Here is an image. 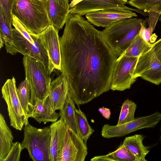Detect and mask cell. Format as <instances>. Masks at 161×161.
<instances>
[{
	"label": "cell",
	"instance_id": "4dcf8cb0",
	"mask_svg": "<svg viewBox=\"0 0 161 161\" xmlns=\"http://www.w3.org/2000/svg\"><path fill=\"white\" fill-rule=\"evenodd\" d=\"M153 44L156 55L158 58L161 61V38Z\"/></svg>",
	"mask_w": 161,
	"mask_h": 161
},
{
	"label": "cell",
	"instance_id": "44dd1931",
	"mask_svg": "<svg viewBox=\"0 0 161 161\" xmlns=\"http://www.w3.org/2000/svg\"><path fill=\"white\" fill-rule=\"evenodd\" d=\"M91 161H136L135 157L122 145L113 152L104 155L96 156Z\"/></svg>",
	"mask_w": 161,
	"mask_h": 161
},
{
	"label": "cell",
	"instance_id": "3957f363",
	"mask_svg": "<svg viewBox=\"0 0 161 161\" xmlns=\"http://www.w3.org/2000/svg\"><path fill=\"white\" fill-rule=\"evenodd\" d=\"M13 41L11 45L5 44L7 53H17L28 55L43 63L48 68L47 53L38 36L29 33L18 19L13 15Z\"/></svg>",
	"mask_w": 161,
	"mask_h": 161
},
{
	"label": "cell",
	"instance_id": "2e32d148",
	"mask_svg": "<svg viewBox=\"0 0 161 161\" xmlns=\"http://www.w3.org/2000/svg\"><path fill=\"white\" fill-rule=\"evenodd\" d=\"M69 90L68 80L62 74L51 82L48 97L53 111L62 108Z\"/></svg>",
	"mask_w": 161,
	"mask_h": 161
},
{
	"label": "cell",
	"instance_id": "484cf974",
	"mask_svg": "<svg viewBox=\"0 0 161 161\" xmlns=\"http://www.w3.org/2000/svg\"><path fill=\"white\" fill-rule=\"evenodd\" d=\"M128 3L137 9L149 13L154 9L160 13L161 15V0H129Z\"/></svg>",
	"mask_w": 161,
	"mask_h": 161
},
{
	"label": "cell",
	"instance_id": "ac0fdd59",
	"mask_svg": "<svg viewBox=\"0 0 161 161\" xmlns=\"http://www.w3.org/2000/svg\"><path fill=\"white\" fill-rule=\"evenodd\" d=\"M144 136L136 134L126 137L122 145L135 157L136 161H147L145 157L149 150L143 145Z\"/></svg>",
	"mask_w": 161,
	"mask_h": 161
},
{
	"label": "cell",
	"instance_id": "d6986e66",
	"mask_svg": "<svg viewBox=\"0 0 161 161\" xmlns=\"http://www.w3.org/2000/svg\"><path fill=\"white\" fill-rule=\"evenodd\" d=\"M12 132L0 114V161H4L14 142Z\"/></svg>",
	"mask_w": 161,
	"mask_h": 161
},
{
	"label": "cell",
	"instance_id": "e0dca14e",
	"mask_svg": "<svg viewBox=\"0 0 161 161\" xmlns=\"http://www.w3.org/2000/svg\"><path fill=\"white\" fill-rule=\"evenodd\" d=\"M28 108V118H33L40 123L54 122L60 117L59 113L53 110L48 97L44 101H37L34 105L29 103Z\"/></svg>",
	"mask_w": 161,
	"mask_h": 161
},
{
	"label": "cell",
	"instance_id": "f1b7e54d",
	"mask_svg": "<svg viewBox=\"0 0 161 161\" xmlns=\"http://www.w3.org/2000/svg\"><path fill=\"white\" fill-rule=\"evenodd\" d=\"M23 149L21 143L18 142H14L4 161H19L20 153Z\"/></svg>",
	"mask_w": 161,
	"mask_h": 161
},
{
	"label": "cell",
	"instance_id": "d4e9b609",
	"mask_svg": "<svg viewBox=\"0 0 161 161\" xmlns=\"http://www.w3.org/2000/svg\"><path fill=\"white\" fill-rule=\"evenodd\" d=\"M136 104L129 99L124 101L121 107V110L117 125L130 122L134 119V114Z\"/></svg>",
	"mask_w": 161,
	"mask_h": 161
},
{
	"label": "cell",
	"instance_id": "9a60e30c",
	"mask_svg": "<svg viewBox=\"0 0 161 161\" xmlns=\"http://www.w3.org/2000/svg\"><path fill=\"white\" fill-rule=\"evenodd\" d=\"M50 126L51 129V161H61L68 126L64 119L60 117L59 120L53 122Z\"/></svg>",
	"mask_w": 161,
	"mask_h": 161
},
{
	"label": "cell",
	"instance_id": "9c48e42d",
	"mask_svg": "<svg viewBox=\"0 0 161 161\" xmlns=\"http://www.w3.org/2000/svg\"><path fill=\"white\" fill-rule=\"evenodd\" d=\"M161 120V114L156 112L150 115L135 118L123 124L112 125L105 124L102 128V136L110 138L125 136L140 129L154 127Z\"/></svg>",
	"mask_w": 161,
	"mask_h": 161
},
{
	"label": "cell",
	"instance_id": "cb8c5ba5",
	"mask_svg": "<svg viewBox=\"0 0 161 161\" xmlns=\"http://www.w3.org/2000/svg\"><path fill=\"white\" fill-rule=\"evenodd\" d=\"M17 92L21 106L28 119V104L31 101V89L29 83L26 78L19 84Z\"/></svg>",
	"mask_w": 161,
	"mask_h": 161
},
{
	"label": "cell",
	"instance_id": "8fae6325",
	"mask_svg": "<svg viewBox=\"0 0 161 161\" xmlns=\"http://www.w3.org/2000/svg\"><path fill=\"white\" fill-rule=\"evenodd\" d=\"M58 31L51 25L38 35L47 54L51 74L55 70L61 71V56Z\"/></svg>",
	"mask_w": 161,
	"mask_h": 161
},
{
	"label": "cell",
	"instance_id": "836d02e7",
	"mask_svg": "<svg viewBox=\"0 0 161 161\" xmlns=\"http://www.w3.org/2000/svg\"><path fill=\"white\" fill-rule=\"evenodd\" d=\"M124 2L125 3H126L127 4L128 3V0H120Z\"/></svg>",
	"mask_w": 161,
	"mask_h": 161
},
{
	"label": "cell",
	"instance_id": "277c9868",
	"mask_svg": "<svg viewBox=\"0 0 161 161\" xmlns=\"http://www.w3.org/2000/svg\"><path fill=\"white\" fill-rule=\"evenodd\" d=\"M142 21L141 18L125 19L112 24L102 31L104 39L117 58L139 33Z\"/></svg>",
	"mask_w": 161,
	"mask_h": 161
},
{
	"label": "cell",
	"instance_id": "ba28073f",
	"mask_svg": "<svg viewBox=\"0 0 161 161\" xmlns=\"http://www.w3.org/2000/svg\"><path fill=\"white\" fill-rule=\"evenodd\" d=\"M139 56L129 57L121 55L116 59L112 73L110 89L122 91L130 88L137 79L134 77L133 74Z\"/></svg>",
	"mask_w": 161,
	"mask_h": 161
},
{
	"label": "cell",
	"instance_id": "6da1fadb",
	"mask_svg": "<svg viewBox=\"0 0 161 161\" xmlns=\"http://www.w3.org/2000/svg\"><path fill=\"white\" fill-rule=\"evenodd\" d=\"M60 38L62 74L77 105L85 104L110 89L117 57L102 31L79 14H69Z\"/></svg>",
	"mask_w": 161,
	"mask_h": 161
},
{
	"label": "cell",
	"instance_id": "7402d4cb",
	"mask_svg": "<svg viewBox=\"0 0 161 161\" xmlns=\"http://www.w3.org/2000/svg\"><path fill=\"white\" fill-rule=\"evenodd\" d=\"M78 109L75 108V114L80 136L86 144L87 141L94 132L89 124L85 114L81 110L79 106Z\"/></svg>",
	"mask_w": 161,
	"mask_h": 161
},
{
	"label": "cell",
	"instance_id": "7a4b0ae2",
	"mask_svg": "<svg viewBox=\"0 0 161 161\" xmlns=\"http://www.w3.org/2000/svg\"><path fill=\"white\" fill-rule=\"evenodd\" d=\"M12 13L32 34L38 36L51 25L45 0H15Z\"/></svg>",
	"mask_w": 161,
	"mask_h": 161
},
{
	"label": "cell",
	"instance_id": "ffe728a7",
	"mask_svg": "<svg viewBox=\"0 0 161 161\" xmlns=\"http://www.w3.org/2000/svg\"><path fill=\"white\" fill-rule=\"evenodd\" d=\"M75 103L69 91L63 107L59 110L60 117L64 119L67 126L80 136L75 114Z\"/></svg>",
	"mask_w": 161,
	"mask_h": 161
},
{
	"label": "cell",
	"instance_id": "52a82bcc",
	"mask_svg": "<svg viewBox=\"0 0 161 161\" xmlns=\"http://www.w3.org/2000/svg\"><path fill=\"white\" fill-rule=\"evenodd\" d=\"M16 81L13 77L8 79L1 89L2 97L7 106L8 116L11 126L21 130L23 126L28 122L21 106L17 92Z\"/></svg>",
	"mask_w": 161,
	"mask_h": 161
},
{
	"label": "cell",
	"instance_id": "4fadbf2b",
	"mask_svg": "<svg viewBox=\"0 0 161 161\" xmlns=\"http://www.w3.org/2000/svg\"><path fill=\"white\" fill-rule=\"evenodd\" d=\"M126 4L120 0H83L70 8L69 13L70 14L83 16L93 11L112 8L124 9L138 13L142 11L128 7Z\"/></svg>",
	"mask_w": 161,
	"mask_h": 161
},
{
	"label": "cell",
	"instance_id": "8992f818",
	"mask_svg": "<svg viewBox=\"0 0 161 161\" xmlns=\"http://www.w3.org/2000/svg\"><path fill=\"white\" fill-rule=\"evenodd\" d=\"M24 126V138L21 143L23 149L27 150L33 161H51L50 126L38 128L31 125L28 122Z\"/></svg>",
	"mask_w": 161,
	"mask_h": 161
},
{
	"label": "cell",
	"instance_id": "e575fe53",
	"mask_svg": "<svg viewBox=\"0 0 161 161\" xmlns=\"http://www.w3.org/2000/svg\"></svg>",
	"mask_w": 161,
	"mask_h": 161
},
{
	"label": "cell",
	"instance_id": "1f68e13d",
	"mask_svg": "<svg viewBox=\"0 0 161 161\" xmlns=\"http://www.w3.org/2000/svg\"><path fill=\"white\" fill-rule=\"evenodd\" d=\"M98 111L105 119H108L110 118L111 112L109 109L105 108L103 107L100 108Z\"/></svg>",
	"mask_w": 161,
	"mask_h": 161
},
{
	"label": "cell",
	"instance_id": "7c38bea8",
	"mask_svg": "<svg viewBox=\"0 0 161 161\" xmlns=\"http://www.w3.org/2000/svg\"><path fill=\"white\" fill-rule=\"evenodd\" d=\"M87 21L98 26L106 28L121 20L137 16L132 11L121 8H112L93 11L86 14Z\"/></svg>",
	"mask_w": 161,
	"mask_h": 161
},
{
	"label": "cell",
	"instance_id": "83f0119b",
	"mask_svg": "<svg viewBox=\"0 0 161 161\" xmlns=\"http://www.w3.org/2000/svg\"><path fill=\"white\" fill-rule=\"evenodd\" d=\"M140 24L141 28L138 34L150 47H151L157 37L155 34H153L155 27L149 25V26L147 28L142 21Z\"/></svg>",
	"mask_w": 161,
	"mask_h": 161
},
{
	"label": "cell",
	"instance_id": "d6a6232c",
	"mask_svg": "<svg viewBox=\"0 0 161 161\" xmlns=\"http://www.w3.org/2000/svg\"><path fill=\"white\" fill-rule=\"evenodd\" d=\"M5 44V42L2 37L0 36V48H1L3 47L4 44Z\"/></svg>",
	"mask_w": 161,
	"mask_h": 161
},
{
	"label": "cell",
	"instance_id": "5bb4252c",
	"mask_svg": "<svg viewBox=\"0 0 161 161\" xmlns=\"http://www.w3.org/2000/svg\"><path fill=\"white\" fill-rule=\"evenodd\" d=\"M47 14L51 25L58 31L65 24L69 15L68 0H45Z\"/></svg>",
	"mask_w": 161,
	"mask_h": 161
},
{
	"label": "cell",
	"instance_id": "30bf717a",
	"mask_svg": "<svg viewBox=\"0 0 161 161\" xmlns=\"http://www.w3.org/2000/svg\"><path fill=\"white\" fill-rule=\"evenodd\" d=\"M133 77L136 79L141 77L157 85L161 83V61L156 55L153 44L139 56Z\"/></svg>",
	"mask_w": 161,
	"mask_h": 161
},
{
	"label": "cell",
	"instance_id": "603a6c76",
	"mask_svg": "<svg viewBox=\"0 0 161 161\" xmlns=\"http://www.w3.org/2000/svg\"><path fill=\"white\" fill-rule=\"evenodd\" d=\"M151 47L138 34L129 47L121 55L129 57H138Z\"/></svg>",
	"mask_w": 161,
	"mask_h": 161
},
{
	"label": "cell",
	"instance_id": "5b68a950",
	"mask_svg": "<svg viewBox=\"0 0 161 161\" xmlns=\"http://www.w3.org/2000/svg\"><path fill=\"white\" fill-rule=\"evenodd\" d=\"M25 78L31 89L30 103L34 105L38 100L44 101L48 97L51 83L48 68L36 59L24 55L23 59Z\"/></svg>",
	"mask_w": 161,
	"mask_h": 161
},
{
	"label": "cell",
	"instance_id": "4316f807",
	"mask_svg": "<svg viewBox=\"0 0 161 161\" xmlns=\"http://www.w3.org/2000/svg\"><path fill=\"white\" fill-rule=\"evenodd\" d=\"M13 28L6 19L2 9L0 7V36L5 44L11 45L13 42Z\"/></svg>",
	"mask_w": 161,
	"mask_h": 161
},
{
	"label": "cell",
	"instance_id": "f546056e",
	"mask_svg": "<svg viewBox=\"0 0 161 161\" xmlns=\"http://www.w3.org/2000/svg\"><path fill=\"white\" fill-rule=\"evenodd\" d=\"M15 0H0V7L1 8L6 19L11 25L13 24V6Z\"/></svg>",
	"mask_w": 161,
	"mask_h": 161
}]
</instances>
